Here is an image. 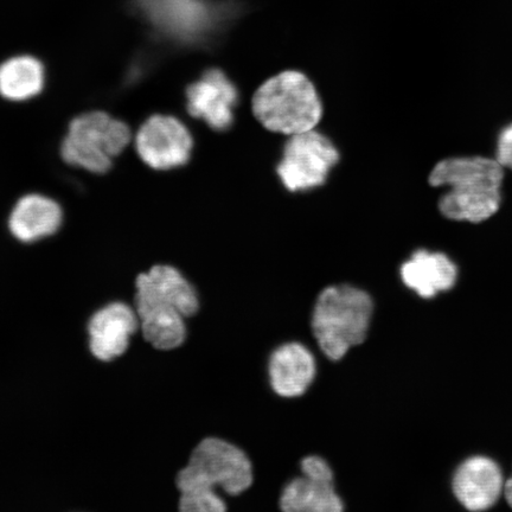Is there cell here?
I'll return each mask as SVG.
<instances>
[{
  "label": "cell",
  "instance_id": "1",
  "mask_svg": "<svg viewBox=\"0 0 512 512\" xmlns=\"http://www.w3.org/2000/svg\"><path fill=\"white\" fill-rule=\"evenodd\" d=\"M252 483L253 467L245 452L223 439H203L192 451L189 464L178 473L179 510L226 511V503L216 489L238 496L251 488Z\"/></svg>",
  "mask_w": 512,
  "mask_h": 512
},
{
  "label": "cell",
  "instance_id": "2",
  "mask_svg": "<svg viewBox=\"0 0 512 512\" xmlns=\"http://www.w3.org/2000/svg\"><path fill=\"white\" fill-rule=\"evenodd\" d=\"M136 310L146 342L158 350H172L187 338L185 319L200 309L197 292L181 272L158 265L136 280Z\"/></svg>",
  "mask_w": 512,
  "mask_h": 512
},
{
  "label": "cell",
  "instance_id": "3",
  "mask_svg": "<svg viewBox=\"0 0 512 512\" xmlns=\"http://www.w3.org/2000/svg\"><path fill=\"white\" fill-rule=\"evenodd\" d=\"M373 312V299L366 291L350 285L326 287L312 316L320 350L332 361L341 360L352 347L366 341Z\"/></svg>",
  "mask_w": 512,
  "mask_h": 512
},
{
  "label": "cell",
  "instance_id": "4",
  "mask_svg": "<svg viewBox=\"0 0 512 512\" xmlns=\"http://www.w3.org/2000/svg\"><path fill=\"white\" fill-rule=\"evenodd\" d=\"M253 112L267 130L287 136L312 131L323 113L315 86L293 70L274 76L256 91Z\"/></svg>",
  "mask_w": 512,
  "mask_h": 512
},
{
  "label": "cell",
  "instance_id": "5",
  "mask_svg": "<svg viewBox=\"0 0 512 512\" xmlns=\"http://www.w3.org/2000/svg\"><path fill=\"white\" fill-rule=\"evenodd\" d=\"M130 142L131 131L123 121L102 112L87 113L70 124L62 157L70 165L104 174Z\"/></svg>",
  "mask_w": 512,
  "mask_h": 512
},
{
  "label": "cell",
  "instance_id": "6",
  "mask_svg": "<svg viewBox=\"0 0 512 512\" xmlns=\"http://www.w3.org/2000/svg\"><path fill=\"white\" fill-rule=\"evenodd\" d=\"M338 160L336 147L323 134H294L285 146L278 175L287 190H309L324 184Z\"/></svg>",
  "mask_w": 512,
  "mask_h": 512
},
{
  "label": "cell",
  "instance_id": "7",
  "mask_svg": "<svg viewBox=\"0 0 512 512\" xmlns=\"http://www.w3.org/2000/svg\"><path fill=\"white\" fill-rule=\"evenodd\" d=\"M137 151L144 162L157 170L178 168L188 162L192 138L181 121L169 115H155L140 128Z\"/></svg>",
  "mask_w": 512,
  "mask_h": 512
},
{
  "label": "cell",
  "instance_id": "8",
  "mask_svg": "<svg viewBox=\"0 0 512 512\" xmlns=\"http://www.w3.org/2000/svg\"><path fill=\"white\" fill-rule=\"evenodd\" d=\"M303 477L286 485L280 497V508L286 512H341L343 502L334 486V472L326 460L306 457L302 462Z\"/></svg>",
  "mask_w": 512,
  "mask_h": 512
},
{
  "label": "cell",
  "instance_id": "9",
  "mask_svg": "<svg viewBox=\"0 0 512 512\" xmlns=\"http://www.w3.org/2000/svg\"><path fill=\"white\" fill-rule=\"evenodd\" d=\"M155 27L179 41H194L208 32L216 10L206 0H138Z\"/></svg>",
  "mask_w": 512,
  "mask_h": 512
},
{
  "label": "cell",
  "instance_id": "10",
  "mask_svg": "<svg viewBox=\"0 0 512 512\" xmlns=\"http://www.w3.org/2000/svg\"><path fill=\"white\" fill-rule=\"evenodd\" d=\"M139 328L137 312L130 305L112 303L102 307L89 319V349L98 360L112 361L124 355Z\"/></svg>",
  "mask_w": 512,
  "mask_h": 512
},
{
  "label": "cell",
  "instance_id": "11",
  "mask_svg": "<svg viewBox=\"0 0 512 512\" xmlns=\"http://www.w3.org/2000/svg\"><path fill=\"white\" fill-rule=\"evenodd\" d=\"M187 99L192 117L206 121L214 130L226 131L233 124L238 91L221 70H208L200 81L192 83Z\"/></svg>",
  "mask_w": 512,
  "mask_h": 512
},
{
  "label": "cell",
  "instance_id": "12",
  "mask_svg": "<svg viewBox=\"0 0 512 512\" xmlns=\"http://www.w3.org/2000/svg\"><path fill=\"white\" fill-rule=\"evenodd\" d=\"M504 490L499 466L489 458L473 457L458 467L453 478V492L470 511L488 510L497 503Z\"/></svg>",
  "mask_w": 512,
  "mask_h": 512
},
{
  "label": "cell",
  "instance_id": "13",
  "mask_svg": "<svg viewBox=\"0 0 512 512\" xmlns=\"http://www.w3.org/2000/svg\"><path fill=\"white\" fill-rule=\"evenodd\" d=\"M272 389L283 398H298L316 376V361L300 343H287L275 350L268 364Z\"/></svg>",
  "mask_w": 512,
  "mask_h": 512
},
{
  "label": "cell",
  "instance_id": "14",
  "mask_svg": "<svg viewBox=\"0 0 512 512\" xmlns=\"http://www.w3.org/2000/svg\"><path fill=\"white\" fill-rule=\"evenodd\" d=\"M503 166L483 157L451 158L440 162L432 171L433 187L448 185L453 190L472 191L483 189L501 190Z\"/></svg>",
  "mask_w": 512,
  "mask_h": 512
},
{
  "label": "cell",
  "instance_id": "15",
  "mask_svg": "<svg viewBox=\"0 0 512 512\" xmlns=\"http://www.w3.org/2000/svg\"><path fill=\"white\" fill-rule=\"evenodd\" d=\"M401 278L420 297L430 299L456 284L457 268L444 254L418 251L402 265Z\"/></svg>",
  "mask_w": 512,
  "mask_h": 512
},
{
  "label": "cell",
  "instance_id": "16",
  "mask_svg": "<svg viewBox=\"0 0 512 512\" xmlns=\"http://www.w3.org/2000/svg\"><path fill=\"white\" fill-rule=\"evenodd\" d=\"M62 223L59 204L41 195H29L17 203L10 217V230L16 239L36 242L53 235Z\"/></svg>",
  "mask_w": 512,
  "mask_h": 512
},
{
  "label": "cell",
  "instance_id": "17",
  "mask_svg": "<svg viewBox=\"0 0 512 512\" xmlns=\"http://www.w3.org/2000/svg\"><path fill=\"white\" fill-rule=\"evenodd\" d=\"M501 200V190L450 189L445 196L441 197L439 208L447 219L477 223L488 220L496 214L501 206Z\"/></svg>",
  "mask_w": 512,
  "mask_h": 512
},
{
  "label": "cell",
  "instance_id": "18",
  "mask_svg": "<svg viewBox=\"0 0 512 512\" xmlns=\"http://www.w3.org/2000/svg\"><path fill=\"white\" fill-rule=\"evenodd\" d=\"M44 87L43 64L31 56H18L0 66V95L11 101H25Z\"/></svg>",
  "mask_w": 512,
  "mask_h": 512
},
{
  "label": "cell",
  "instance_id": "19",
  "mask_svg": "<svg viewBox=\"0 0 512 512\" xmlns=\"http://www.w3.org/2000/svg\"><path fill=\"white\" fill-rule=\"evenodd\" d=\"M497 162L512 170V125L504 128L498 138Z\"/></svg>",
  "mask_w": 512,
  "mask_h": 512
},
{
  "label": "cell",
  "instance_id": "20",
  "mask_svg": "<svg viewBox=\"0 0 512 512\" xmlns=\"http://www.w3.org/2000/svg\"><path fill=\"white\" fill-rule=\"evenodd\" d=\"M503 494L505 499H507L508 504L512 508V478L508 479L507 482L504 483Z\"/></svg>",
  "mask_w": 512,
  "mask_h": 512
}]
</instances>
